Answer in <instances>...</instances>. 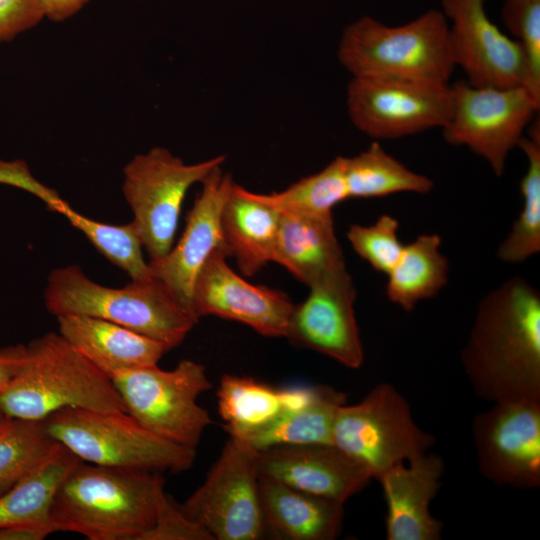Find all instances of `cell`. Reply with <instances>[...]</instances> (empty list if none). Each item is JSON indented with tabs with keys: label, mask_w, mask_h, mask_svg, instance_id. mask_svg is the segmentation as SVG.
<instances>
[{
	"label": "cell",
	"mask_w": 540,
	"mask_h": 540,
	"mask_svg": "<svg viewBox=\"0 0 540 540\" xmlns=\"http://www.w3.org/2000/svg\"><path fill=\"white\" fill-rule=\"evenodd\" d=\"M474 393L489 402H540V292L511 277L485 295L461 351Z\"/></svg>",
	"instance_id": "cell-1"
},
{
	"label": "cell",
	"mask_w": 540,
	"mask_h": 540,
	"mask_svg": "<svg viewBox=\"0 0 540 540\" xmlns=\"http://www.w3.org/2000/svg\"><path fill=\"white\" fill-rule=\"evenodd\" d=\"M164 484L158 472L81 461L58 488L50 521L56 532L90 540H139L155 522Z\"/></svg>",
	"instance_id": "cell-2"
},
{
	"label": "cell",
	"mask_w": 540,
	"mask_h": 540,
	"mask_svg": "<svg viewBox=\"0 0 540 540\" xmlns=\"http://www.w3.org/2000/svg\"><path fill=\"white\" fill-rule=\"evenodd\" d=\"M68 408L125 411L111 378L50 332L25 345L21 368L0 394V410L8 418L43 420Z\"/></svg>",
	"instance_id": "cell-3"
},
{
	"label": "cell",
	"mask_w": 540,
	"mask_h": 540,
	"mask_svg": "<svg viewBox=\"0 0 540 540\" xmlns=\"http://www.w3.org/2000/svg\"><path fill=\"white\" fill-rule=\"evenodd\" d=\"M57 316L87 315L129 328L166 345H180L198 323L156 278L109 287L91 280L77 265L52 270L44 292Z\"/></svg>",
	"instance_id": "cell-4"
},
{
	"label": "cell",
	"mask_w": 540,
	"mask_h": 540,
	"mask_svg": "<svg viewBox=\"0 0 540 540\" xmlns=\"http://www.w3.org/2000/svg\"><path fill=\"white\" fill-rule=\"evenodd\" d=\"M337 55L352 77L448 84L456 68L448 21L437 9L399 26H388L363 16L344 29Z\"/></svg>",
	"instance_id": "cell-5"
},
{
	"label": "cell",
	"mask_w": 540,
	"mask_h": 540,
	"mask_svg": "<svg viewBox=\"0 0 540 540\" xmlns=\"http://www.w3.org/2000/svg\"><path fill=\"white\" fill-rule=\"evenodd\" d=\"M43 422L55 441L87 463L181 473L190 469L196 458V449L154 434L125 411L68 408Z\"/></svg>",
	"instance_id": "cell-6"
},
{
	"label": "cell",
	"mask_w": 540,
	"mask_h": 540,
	"mask_svg": "<svg viewBox=\"0 0 540 540\" xmlns=\"http://www.w3.org/2000/svg\"><path fill=\"white\" fill-rule=\"evenodd\" d=\"M126 413L154 434L196 449L212 423L197 403L212 388L204 365L181 360L174 369L140 367L111 378Z\"/></svg>",
	"instance_id": "cell-7"
},
{
	"label": "cell",
	"mask_w": 540,
	"mask_h": 540,
	"mask_svg": "<svg viewBox=\"0 0 540 540\" xmlns=\"http://www.w3.org/2000/svg\"><path fill=\"white\" fill-rule=\"evenodd\" d=\"M332 444L378 480L392 466L428 453L435 438L416 424L404 396L380 383L359 403L338 407Z\"/></svg>",
	"instance_id": "cell-8"
},
{
	"label": "cell",
	"mask_w": 540,
	"mask_h": 540,
	"mask_svg": "<svg viewBox=\"0 0 540 540\" xmlns=\"http://www.w3.org/2000/svg\"><path fill=\"white\" fill-rule=\"evenodd\" d=\"M224 155L186 164L168 149L154 147L136 155L124 167L122 191L150 261L165 256L172 246L183 201L189 188L202 182Z\"/></svg>",
	"instance_id": "cell-9"
},
{
	"label": "cell",
	"mask_w": 540,
	"mask_h": 540,
	"mask_svg": "<svg viewBox=\"0 0 540 540\" xmlns=\"http://www.w3.org/2000/svg\"><path fill=\"white\" fill-rule=\"evenodd\" d=\"M453 110L442 128L445 141L466 146L502 176L509 153L538 114L540 102L523 86H474L460 81L451 86Z\"/></svg>",
	"instance_id": "cell-10"
},
{
	"label": "cell",
	"mask_w": 540,
	"mask_h": 540,
	"mask_svg": "<svg viewBox=\"0 0 540 540\" xmlns=\"http://www.w3.org/2000/svg\"><path fill=\"white\" fill-rule=\"evenodd\" d=\"M180 507L214 540H258L266 536L257 450L230 436L204 482Z\"/></svg>",
	"instance_id": "cell-11"
},
{
	"label": "cell",
	"mask_w": 540,
	"mask_h": 540,
	"mask_svg": "<svg viewBox=\"0 0 540 540\" xmlns=\"http://www.w3.org/2000/svg\"><path fill=\"white\" fill-rule=\"evenodd\" d=\"M347 110L353 125L376 140L397 139L443 128L453 110L449 84L428 81L352 77Z\"/></svg>",
	"instance_id": "cell-12"
},
{
	"label": "cell",
	"mask_w": 540,
	"mask_h": 540,
	"mask_svg": "<svg viewBox=\"0 0 540 540\" xmlns=\"http://www.w3.org/2000/svg\"><path fill=\"white\" fill-rule=\"evenodd\" d=\"M475 416L479 472L498 486H540V402L503 401Z\"/></svg>",
	"instance_id": "cell-13"
},
{
	"label": "cell",
	"mask_w": 540,
	"mask_h": 540,
	"mask_svg": "<svg viewBox=\"0 0 540 540\" xmlns=\"http://www.w3.org/2000/svg\"><path fill=\"white\" fill-rule=\"evenodd\" d=\"M485 1L440 0L455 66L462 68L474 86L527 88L523 49L490 20Z\"/></svg>",
	"instance_id": "cell-14"
},
{
	"label": "cell",
	"mask_w": 540,
	"mask_h": 540,
	"mask_svg": "<svg viewBox=\"0 0 540 540\" xmlns=\"http://www.w3.org/2000/svg\"><path fill=\"white\" fill-rule=\"evenodd\" d=\"M355 300L356 288L347 268L311 285L305 300L294 304L285 338L347 368H360L364 350Z\"/></svg>",
	"instance_id": "cell-15"
},
{
	"label": "cell",
	"mask_w": 540,
	"mask_h": 540,
	"mask_svg": "<svg viewBox=\"0 0 540 540\" xmlns=\"http://www.w3.org/2000/svg\"><path fill=\"white\" fill-rule=\"evenodd\" d=\"M225 249L206 261L194 285L192 312L243 323L266 337H285L294 303L283 292L249 283L227 264Z\"/></svg>",
	"instance_id": "cell-16"
},
{
	"label": "cell",
	"mask_w": 540,
	"mask_h": 540,
	"mask_svg": "<svg viewBox=\"0 0 540 540\" xmlns=\"http://www.w3.org/2000/svg\"><path fill=\"white\" fill-rule=\"evenodd\" d=\"M232 182L222 165L216 167L201 182L202 190L188 212L177 244L165 256L149 262L152 276L197 322L192 312L194 285L208 258L217 249H225L220 213Z\"/></svg>",
	"instance_id": "cell-17"
},
{
	"label": "cell",
	"mask_w": 540,
	"mask_h": 540,
	"mask_svg": "<svg viewBox=\"0 0 540 540\" xmlns=\"http://www.w3.org/2000/svg\"><path fill=\"white\" fill-rule=\"evenodd\" d=\"M260 477L344 504L372 480L370 473L332 444L280 445L257 451Z\"/></svg>",
	"instance_id": "cell-18"
},
{
	"label": "cell",
	"mask_w": 540,
	"mask_h": 540,
	"mask_svg": "<svg viewBox=\"0 0 540 540\" xmlns=\"http://www.w3.org/2000/svg\"><path fill=\"white\" fill-rule=\"evenodd\" d=\"M398 463L377 480L387 506L385 531L388 540H439L442 522L430 512L441 487L445 468L439 455L426 453Z\"/></svg>",
	"instance_id": "cell-19"
},
{
	"label": "cell",
	"mask_w": 540,
	"mask_h": 540,
	"mask_svg": "<svg viewBox=\"0 0 540 540\" xmlns=\"http://www.w3.org/2000/svg\"><path fill=\"white\" fill-rule=\"evenodd\" d=\"M56 318L58 333L110 378L128 370L156 365L169 351L157 340L104 319L76 314Z\"/></svg>",
	"instance_id": "cell-20"
},
{
	"label": "cell",
	"mask_w": 540,
	"mask_h": 540,
	"mask_svg": "<svg viewBox=\"0 0 540 540\" xmlns=\"http://www.w3.org/2000/svg\"><path fill=\"white\" fill-rule=\"evenodd\" d=\"M272 262L308 287L346 269L333 215L280 212Z\"/></svg>",
	"instance_id": "cell-21"
},
{
	"label": "cell",
	"mask_w": 540,
	"mask_h": 540,
	"mask_svg": "<svg viewBox=\"0 0 540 540\" xmlns=\"http://www.w3.org/2000/svg\"><path fill=\"white\" fill-rule=\"evenodd\" d=\"M265 534L278 540H334L343 527L344 504L259 476Z\"/></svg>",
	"instance_id": "cell-22"
},
{
	"label": "cell",
	"mask_w": 540,
	"mask_h": 540,
	"mask_svg": "<svg viewBox=\"0 0 540 540\" xmlns=\"http://www.w3.org/2000/svg\"><path fill=\"white\" fill-rule=\"evenodd\" d=\"M280 212L232 182L220 213L223 243L244 276L258 273L273 259Z\"/></svg>",
	"instance_id": "cell-23"
},
{
	"label": "cell",
	"mask_w": 540,
	"mask_h": 540,
	"mask_svg": "<svg viewBox=\"0 0 540 540\" xmlns=\"http://www.w3.org/2000/svg\"><path fill=\"white\" fill-rule=\"evenodd\" d=\"M318 387L275 389L250 377L226 374L217 391L218 411L229 434L261 427L283 411L309 402Z\"/></svg>",
	"instance_id": "cell-24"
},
{
	"label": "cell",
	"mask_w": 540,
	"mask_h": 540,
	"mask_svg": "<svg viewBox=\"0 0 540 540\" xmlns=\"http://www.w3.org/2000/svg\"><path fill=\"white\" fill-rule=\"evenodd\" d=\"M345 399L342 392L318 386L306 404L283 411L261 427L229 436L243 440L257 451L280 445L332 444L336 411Z\"/></svg>",
	"instance_id": "cell-25"
},
{
	"label": "cell",
	"mask_w": 540,
	"mask_h": 540,
	"mask_svg": "<svg viewBox=\"0 0 540 540\" xmlns=\"http://www.w3.org/2000/svg\"><path fill=\"white\" fill-rule=\"evenodd\" d=\"M438 234H422L403 251L387 274L386 295L390 302L411 312L422 300L435 297L448 283L449 261L440 250Z\"/></svg>",
	"instance_id": "cell-26"
},
{
	"label": "cell",
	"mask_w": 540,
	"mask_h": 540,
	"mask_svg": "<svg viewBox=\"0 0 540 540\" xmlns=\"http://www.w3.org/2000/svg\"><path fill=\"white\" fill-rule=\"evenodd\" d=\"M80 462L75 454L58 443L40 465L0 495V527L22 523L52 524L50 509L54 496Z\"/></svg>",
	"instance_id": "cell-27"
},
{
	"label": "cell",
	"mask_w": 540,
	"mask_h": 540,
	"mask_svg": "<svg viewBox=\"0 0 540 540\" xmlns=\"http://www.w3.org/2000/svg\"><path fill=\"white\" fill-rule=\"evenodd\" d=\"M343 165L349 198L426 194L434 187L430 178L410 170L376 141L356 156L343 157Z\"/></svg>",
	"instance_id": "cell-28"
},
{
	"label": "cell",
	"mask_w": 540,
	"mask_h": 540,
	"mask_svg": "<svg viewBox=\"0 0 540 540\" xmlns=\"http://www.w3.org/2000/svg\"><path fill=\"white\" fill-rule=\"evenodd\" d=\"M518 147L527 159V169L520 181L523 207L496 256L504 263H522L540 251V133L539 126L530 130Z\"/></svg>",
	"instance_id": "cell-29"
},
{
	"label": "cell",
	"mask_w": 540,
	"mask_h": 540,
	"mask_svg": "<svg viewBox=\"0 0 540 540\" xmlns=\"http://www.w3.org/2000/svg\"><path fill=\"white\" fill-rule=\"evenodd\" d=\"M57 444L43 420L9 418L0 430V495L40 465Z\"/></svg>",
	"instance_id": "cell-30"
},
{
	"label": "cell",
	"mask_w": 540,
	"mask_h": 540,
	"mask_svg": "<svg viewBox=\"0 0 540 540\" xmlns=\"http://www.w3.org/2000/svg\"><path fill=\"white\" fill-rule=\"evenodd\" d=\"M257 196L279 212L332 214L334 206L349 198L343 157H336L322 170L301 178L282 191L257 193Z\"/></svg>",
	"instance_id": "cell-31"
},
{
	"label": "cell",
	"mask_w": 540,
	"mask_h": 540,
	"mask_svg": "<svg viewBox=\"0 0 540 540\" xmlns=\"http://www.w3.org/2000/svg\"><path fill=\"white\" fill-rule=\"evenodd\" d=\"M61 215L80 230L91 244L112 264L126 272L132 281H146L152 272L143 256L140 235L131 221L114 225L88 218L68 206Z\"/></svg>",
	"instance_id": "cell-32"
},
{
	"label": "cell",
	"mask_w": 540,
	"mask_h": 540,
	"mask_svg": "<svg viewBox=\"0 0 540 540\" xmlns=\"http://www.w3.org/2000/svg\"><path fill=\"white\" fill-rule=\"evenodd\" d=\"M502 19L523 49L528 92L540 102V0H504Z\"/></svg>",
	"instance_id": "cell-33"
},
{
	"label": "cell",
	"mask_w": 540,
	"mask_h": 540,
	"mask_svg": "<svg viewBox=\"0 0 540 540\" xmlns=\"http://www.w3.org/2000/svg\"><path fill=\"white\" fill-rule=\"evenodd\" d=\"M398 221L383 214L371 225H350L346 236L353 250L378 272L388 274L404 244L398 238Z\"/></svg>",
	"instance_id": "cell-34"
},
{
	"label": "cell",
	"mask_w": 540,
	"mask_h": 540,
	"mask_svg": "<svg viewBox=\"0 0 540 540\" xmlns=\"http://www.w3.org/2000/svg\"><path fill=\"white\" fill-rule=\"evenodd\" d=\"M139 540H214L203 527L190 520L180 504L165 491L153 526Z\"/></svg>",
	"instance_id": "cell-35"
},
{
	"label": "cell",
	"mask_w": 540,
	"mask_h": 540,
	"mask_svg": "<svg viewBox=\"0 0 540 540\" xmlns=\"http://www.w3.org/2000/svg\"><path fill=\"white\" fill-rule=\"evenodd\" d=\"M0 184L19 188L36 196L49 209L59 214L69 206L54 190L36 180L27 164L22 160L4 161L0 159Z\"/></svg>",
	"instance_id": "cell-36"
},
{
	"label": "cell",
	"mask_w": 540,
	"mask_h": 540,
	"mask_svg": "<svg viewBox=\"0 0 540 540\" xmlns=\"http://www.w3.org/2000/svg\"><path fill=\"white\" fill-rule=\"evenodd\" d=\"M43 18L38 0H0V44L33 28Z\"/></svg>",
	"instance_id": "cell-37"
},
{
	"label": "cell",
	"mask_w": 540,
	"mask_h": 540,
	"mask_svg": "<svg viewBox=\"0 0 540 540\" xmlns=\"http://www.w3.org/2000/svg\"><path fill=\"white\" fill-rule=\"evenodd\" d=\"M56 532L52 524L22 523L0 527V540H43Z\"/></svg>",
	"instance_id": "cell-38"
},
{
	"label": "cell",
	"mask_w": 540,
	"mask_h": 540,
	"mask_svg": "<svg viewBox=\"0 0 540 540\" xmlns=\"http://www.w3.org/2000/svg\"><path fill=\"white\" fill-rule=\"evenodd\" d=\"M25 357V345H13L0 349V394L21 368Z\"/></svg>",
	"instance_id": "cell-39"
},
{
	"label": "cell",
	"mask_w": 540,
	"mask_h": 540,
	"mask_svg": "<svg viewBox=\"0 0 540 540\" xmlns=\"http://www.w3.org/2000/svg\"><path fill=\"white\" fill-rule=\"evenodd\" d=\"M44 17L62 22L79 12L90 0H38Z\"/></svg>",
	"instance_id": "cell-40"
},
{
	"label": "cell",
	"mask_w": 540,
	"mask_h": 540,
	"mask_svg": "<svg viewBox=\"0 0 540 540\" xmlns=\"http://www.w3.org/2000/svg\"><path fill=\"white\" fill-rule=\"evenodd\" d=\"M8 420L9 418L0 410V430L4 427Z\"/></svg>",
	"instance_id": "cell-41"
}]
</instances>
